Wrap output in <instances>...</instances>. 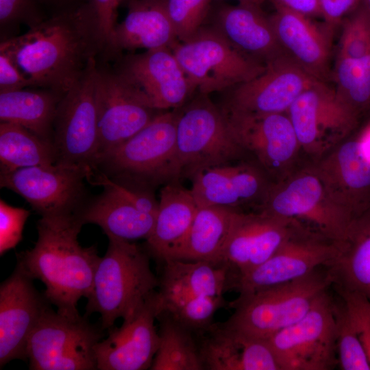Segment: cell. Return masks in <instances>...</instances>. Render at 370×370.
I'll use <instances>...</instances> for the list:
<instances>
[{
    "label": "cell",
    "mask_w": 370,
    "mask_h": 370,
    "mask_svg": "<svg viewBox=\"0 0 370 370\" xmlns=\"http://www.w3.org/2000/svg\"><path fill=\"white\" fill-rule=\"evenodd\" d=\"M0 51L12 59L33 87L62 95L102 52L88 2L58 12L25 34L1 41Z\"/></svg>",
    "instance_id": "6da1fadb"
},
{
    "label": "cell",
    "mask_w": 370,
    "mask_h": 370,
    "mask_svg": "<svg viewBox=\"0 0 370 370\" xmlns=\"http://www.w3.org/2000/svg\"><path fill=\"white\" fill-rule=\"evenodd\" d=\"M82 226L76 217L41 218L34 247L16 254V265L32 279L42 282L49 303L69 316L79 314L77 303L88 297L100 259L95 245H79Z\"/></svg>",
    "instance_id": "7a4b0ae2"
},
{
    "label": "cell",
    "mask_w": 370,
    "mask_h": 370,
    "mask_svg": "<svg viewBox=\"0 0 370 370\" xmlns=\"http://www.w3.org/2000/svg\"><path fill=\"white\" fill-rule=\"evenodd\" d=\"M177 109L159 112L145 127L99 155L92 171L135 189L153 193L181 181L176 158Z\"/></svg>",
    "instance_id": "3957f363"
},
{
    "label": "cell",
    "mask_w": 370,
    "mask_h": 370,
    "mask_svg": "<svg viewBox=\"0 0 370 370\" xmlns=\"http://www.w3.org/2000/svg\"><path fill=\"white\" fill-rule=\"evenodd\" d=\"M108 238V248L100 257L86 305V316L99 314L103 330L131 314L159 286L146 249L134 241Z\"/></svg>",
    "instance_id": "277c9868"
},
{
    "label": "cell",
    "mask_w": 370,
    "mask_h": 370,
    "mask_svg": "<svg viewBox=\"0 0 370 370\" xmlns=\"http://www.w3.org/2000/svg\"><path fill=\"white\" fill-rule=\"evenodd\" d=\"M332 284L324 266L301 278L239 295L230 303L234 312L222 325L244 335L267 339L300 320Z\"/></svg>",
    "instance_id": "5b68a950"
},
{
    "label": "cell",
    "mask_w": 370,
    "mask_h": 370,
    "mask_svg": "<svg viewBox=\"0 0 370 370\" xmlns=\"http://www.w3.org/2000/svg\"><path fill=\"white\" fill-rule=\"evenodd\" d=\"M176 158L180 179L250 159L232 136L225 111L201 95L177 109Z\"/></svg>",
    "instance_id": "8992f818"
},
{
    "label": "cell",
    "mask_w": 370,
    "mask_h": 370,
    "mask_svg": "<svg viewBox=\"0 0 370 370\" xmlns=\"http://www.w3.org/2000/svg\"><path fill=\"white\" fill-rule=\"evenodd\" d=\"M258 210L296 222L336 243L354 217L332 199L312 164L272 183Z\"/></svg>",
    "instance_id": "52a82bcc"
},
{
    "label": "cell",
    "mask_w": 370,
    "mask_h": 370,
    "mask_svg": "<svg viewBox=\"0 0 370 370\" xmlns=\"http://www.w3.org/2000/svg\"><path fill=\"white\" fill-rule=\"evenodd\" d=\"M172 51L190 86L208 95L248 82L261 74L265 64L235 49L214 27H201L193 37L176 42Z\"/></svg>",
    "instance_id": "ba28073f"
},
{
    "label": "cell",
    "mask_w": 370,
    "mask_h": 370,
    "mask_svg": "<svg viewBox=\"0 0 370 370\" xmlns=\"http://www.w3.org/2000/svg\"><path fill=\"white\" fill-rule=\"evenodd\" d=\"M103 329L86 317L49 308L31 332L27 358L32 370L97 369L95 348Z\"/></svg>",
    "instance_id": "9c48e42d"
},
{
    "label": "cell",
    "mask_w": 370,
    "mask_h": 370,
    "mask_svg": "<svg viewBox=\"0 0 370 370\" xmlns=\"http://www.w3.org/2000/svg\"><path fill=\"white\" fill-rule=\"evenodd\" d=\"M92 171L64 164L0 172V186L25 199L41 218L76 217L89 199L84 181Z\"/></svg>",
    "instance_id": "30bf717a"
},
{
    "label": "cell",
    "mask_w": 370,
    "mask_h": 370,
    "mask_svg": "<svg viewBox=\"0 0 370 370\" xmlns=\"http://www.w3.org/2000/svg\"><path fill=\"white\" fill-rule=\"evenodd\" d=\"M97 58L90 62L79 80L62 97L53 123L57 163L92 171L99 149L96 102Z\"/></svg>",
    "instance_id": "8fae6325"
},
{
    "label": "cell",
    "mask_w": 370,
    "mask_h": 370,
    "mask_svg": "<svg viewBox=\"0 0 370 370\" xmlns=\"http://www.w3.org/2000/svg\"><path fill=\"white\" fill-rule=\"evenodd\" d=\"M222 108L236 143L273 183L297 169L302 150L286 113L252 114Z\"/></svg>",
    "instance_id": "7c38bea8"
},
{
    "label": "cell",
    "mask_w": 370,
    "mask_h": 370,
    "mask_svg": "<svg viewBox=\"0 0 370 370\" xmlns=\"http://www.w3.org/2000/svg\"><path fill=\"white\" fill-rule=\"evenodd\" d=\"M330 288L300 320L267 338L282 370H330L338 365Z\"/></svg>",
    "instance_id": "4fadbf2b"
},
{
    "label": "cell",
    "mask_w": 370,
    "mask_h": 370,
    "mask_svg": "<svg viewBox=\"0 0 370 370\" xmlns=\"http://www.w3.org/2000/svg\"><path fill=\"white\" fill-rule=\"evenodd\" d=\"M96 102L99 127L97 157L131 138L159 113L116 68L110 69L98 62Z\"/></svg>",
    "instance_id": "5bb4252c"
},
{
    "label": "cell",
    "mask_w": 370,
    "mask_h": 370,
    "mask_svg": "<svg viewBox=\"0 0 370 370\" xmlns=\"http://www.w3.org/2000/svg\"><path fill=\"white\" fill-rule=\"evenodd\" d=\"M302 151L314 160L346 138L358 119L335 90L318 80L303 91L286 112Z\"/></svg>",
    "instance_id": "9a60e30c"
},
{
    "label": "cell",
    "mask_w": 370,
    "mask_h": 370,
    "mask_svg": "<svg viewBox=\"0 0 370 370\" xmlns=\"http://www.w3.org/2000/svg\"><path fill=\"white\" fill-rule=\"evenodd\" d=\"M293 223L288 237L267 260L236 280L233 288L239 295L301 278L336 257V242Z\"/></svg>",
    "instance_id": "2e32d148"
},
{
    "label": "cell",
    "mask_w": 370,
    "mask_h": 370,
    "mask_svg": "<svg viewBox=\"0 0 370 370\" xmlns=\"http://www.w3.org/2000/svg\"><path fill=\"white\" fill-rule=\"evenodd\" d=\"M158 291V290H157ZM160 313L157 291L119 328L108 330V336L95 346L98 370L150 369L160 342L155 321Z\"/></svg>",
    "instance_id": "e0dca14e"
},
{
    "label": "cell",
    "mask_w": 370,
    "mask_h": 370,
    "mask_svg": "<svg viewBox=\"0 0 370 370\" xmlns=\"http://www.w3.org/2000/svg\"><path fill=\"white\" fill-rule=\"evenodd\" d=\"M318 80L282 53L266 62L261 74L235 86L223 107L252 114L286 113Z\"/></svg>",
    "instance_id": "ac0fdd59"
},
{
    "label": "cell",
    "mask_w": 370,
    "mask_h": 370,
    "mask_svg": "<svg viewBox=\"0 0 370 370\" xmlns=\"http://www.w3.org/2000/svg\"><path fill=\"white\" fill-rule=\"evenodd\" d=\"M50 303L18 265L0 286V367L25 361L29 336Z\"/></svg>",
    "instance_id": "d6986e66"
},
{
    "label": "cell",
    "mask_w": 370,
    "mask_h": 370,
    "mask_svg": "<svg viewBox=\"0 0 370 370\" xmlns=\"http://www.w3.org/2000/svg\"><path fill=\"white\" fill-rule=\"evenodd\" d=\"M190 180L198 207L223 206L241 211L245 207L260 209L273 183L251 159L208 168Z\"/></svg>",
    "instance_id": "ffe728a7"
},
{
    "label": "cell",
    "mask_w": 370,
    "mask_h": 370,
    "mask_svg": "<svg viewBox=\"0 0 370 370\" xmlns=\"http://www.w3.org/2000/svg\"><path fill=\"white\" fill-rule=\"evenodd\" d=\"M293 224L264 210L238 211L221 264L227 266L235 282L267 260L288 237Z\"/></svg>",
    "instance_id": "44dd1931"
},
{
    "label": "cell",
    "mask_w": 370,
    "mask_h": 370,
    "mask_svg": "<svg viewBox=\"0 0 370 370\" xmlns=\"http://www.w3.org/2000/svg\"><path fill=\"white\" fill-rule=\"evenodd\" d=\"M312 165L332 199L353 217L370 208V159L360 136L344 139Z\"/></svg>",
    "instance_id": "7402d4cb"
},
{
    "label": "cell",
    "mask_w": 370,
    "mask_h": 370,
    "mask_svg": "<svg viewBox=\"0 0 370 370\" xmlns=\"http://www.w3.org/2000/svg\"><path fill=\"white\" fill-rule=\"evenodd\" d=\"M116 69L159 111L182 108L193 92L169 48L127 55Z\"/></svg>",
    "instance_id": "603a6c76"
},
{
    "label": "cell",
    "mask_w": 370,
    "mask_h": 370,
    "mask_svg": "<svg viewBox=\"0 0 370 370\" xmlns=\"http://www.w3.org/2000/svg\"><path fill=\"white\" fill-rule=\"evenodd\" d=\"M204 333L199 349L206 370H282L269 341L244 335L222 323H212Z\"/></svg>",
    "instance_id": "cb8c5ba5"
},
{
    "label": "cell",
    "mask_w": 370,
    "mask_h": 370,
    "mask_svg": "<svg viewBox=\"0 0 370 370\" xmlns=\"http://www.w3.org/2000/svg\"><path fill=\"white\" fill-rule=\"evenodd\" d=\"M270 16L283 52L316 79L328 75L333 29L279 5Z\"/></svg>",
    "instance_id": "d4e9b609"
},
{
    "label": "cell",
    "mask_w": 370,
    "mask_h": 370,
    "mask_svg": "<svg viewBox=\"0 0 370 370\" xmlns=\"http://www.w3.org/2000/svg\"><path fill=\"white\" fill-rule=\"evenodd\" d=\"M125 18L114 29L107 49L106 60L123 51H146L170 48L176 35L169 16L166 0H131Z\"/></svg>",
    "instance_id": "484cf974"
},
{
    "label": "cell",
    "mask_w": 370,
    "mask_h": 370,
    "mask_svg": "<svg viewBox=\"0 0 370 370\" xmlns=\"http://www.w3.org/2000/svg\"><path fill=\"white\" fill-rule=\"evenodd\" d=\"M197 209L190 189L181 181L163 186L154 226L145 240L150 256L161 263L179 260Z\"/></svg>",
    "instance_id": "4316f807"
},
{
    "label": "cell",
    "mask_w": 370,
    "mask_h": 370,
    "mask_svg": "<svg viewBox=\"0 0 370 370\" xmlns=\"http://www.w3.org/2000/svg\"><path fill=\"white\" fill-rule=\"evenodd\" d=\"M162 266L157 291L159 314L190 298L221 296L225 290L232 288L233 277L225 264L169 260Z\"/></svg>",
    "instance_id": "83f0119b"
},
{
    "label": "cell",
    "mask_w": 370,
    "mask_h": 370,
    "mask_svg": "<svg viewBox=\"0 0 370 370\" xmlns=\"http://www.w3.org/2000/svg\"><path fill=\"white\" fill-rule=\"evenodd\" d=\"M217 29L235 49L258 62H266L284 53L271 21L260 6L225 5L218 11Z\"/></svg>",
    "instance_id": "f1b7e54d"
},
{
    "label": "cell",
    "mask_w": 370,
    "mask_h": 370,
    "mask_svg": "<svg viewBox=\"0 0 370 370\" xmlns=\"http://www.w3.org/2000/svg\"><path fill=\"white\" fill-rule=\"evenodd\" d=\"M326 266L332 287L360 293L370 300V208L354 217Z\"/></svg>",
    "instance_id": "f546056e"
},
{
    "label": "cell",
    "mask_w": 370,
    "mask_h": 370,
    "mask_svg": "<svg viewBox=\"0 0 370 370\" xmlns=\"http://www.w3.org/2000/svg\"><path fill=\"white\" fill-rule=\"evenodd\" d=\"M76 217L83 225L92 223L99 226L107 237L128 241L146 240L156 219V216L140 210L106 188L99 195L89 197Z\"/></svg>",
    "instance_id": "4dcf8cb0"
},
{
    "label": "cell",
    "mask_w": 370,
    "mask_h": 370,
    "mask_svg": "<svg viewBox=\"0 0 370 370\" xmlns=\"http://www.w3.org/2000/svg\"><path fill=\"white\" fill-rule=\"evenodd\" d=\"M62 96L34 87L0 92V121L21 125L53 144V123Z\"/></svg>",
    "instance_id": "1f68e13d"
},
{
    "label": "cell",
    "mask_w": 370,
    "mask_h": 370,
    "mask_svg": "<svg viewBox=\"0 0 370 370\" xmlns=\"http://www.w3.org/2000/svg\"><path fill=\"white\" fill-rule=\"evenodd\" d=\"M238 211L223 206L198 207L179 260L221 264Z\"/></svg>",
    "instance_id": "d6a6232c"
},
{
    "label": "cell",
    "mask_w": 370,
    "mask_h": 370,
    "mask_svg": "<svg viewBox=\"0 0 370 370\" xmlns=\"http://www.w3.org/2000/svg\"><path fill=\"white\" fill-rule=\"evenodd\" d=\"M57 162L54 145L21 125L0 123V172Z\"/></svg>",
    "instance_id": "836d02e7"
},
{
    "label": "cell",
    "mask_w": 370,
    "mask_h": 370,
    "mask_svg": "<svg viewBox=\"0 0 370 370\" xmlns=\"http://www.w3.org/2000/svg\"><path fill=\"white\" fill-rule=\"evenodd\" d=\"M157 319L160 342L150 369L203 370L193 332L166 313H160Z\"/></svg>",
    "instance_id": "e575fe53"
},
{
    "label": "cell",
    "mask_w": 370,
    "mask_h": 370,
    "mask_svg": "<svg viewBox=\"0 0 370 370\" xmlns=\"http://www.w3.org/2000/svg\"><path fill=\"white\" fill-rule=\"evenodd\" d=\"M335 92L358 119L370 110V53L360 58L337 57Z\"/></svg>",
    "instance_id": "d590c367"
},
{
    "label": "cell",
    "mask_w": 370,
    "mask_h": 370,
    "mask_svg": "<svg viewBox=\"0 0 370 370\" xmlns=\"http://www.w3.org/2000/svg\"><path fill=\"white\" fill-rule=\"evenodd\" d=\"M334 297L338 365L343 370H370V361L343 299Z\"/></svg>",
    "instance_id": "8d00e7d4"
},
{
    "label": "cell",
    "mask_w": 370,
    "mask_h": 370,
    "mask_svg": "<svg viewBox=\"0 0 370 370\" xmlns=\"http://www.w3.org/2000/svg\"><path fill=\"white\" fill-rule=\"evenodd\" d=\"M225 303L223 295L199 296L173 306L162 312L168 314L192 332H199L212 324L215 312Z\"/></svg>",
    "instance_id": "74e56055"
},
{
    "label": "cell",
    "mask_w": 370,
    "mask_h": 370,
    "mask_svg": "<svg viewBox=\"0 0 370 370\" xmlns=\"http://www.w3.org/2000/svg\"><path fill=\"white\" fill-rule=\"evenodd\" d=\"M342 23L338 55L360 58L370 53V12L360 3Z\"/></svg>",
    "instance_id": "f35d334b"
},
{
    "label": "cell",
    "mask_w": 370,
    "mask_h": 370,
    "mask_svg": "<svg viewBox=\"0 0 370 370\" xmlns=\"http://www.w3.org/2000/svg\"><path fill=\"white\" fill-rule=\"evenodd\" d=\"M212 0H166L177 39L184 42L197 34L208 13Z\"/></svg>",
    "instance_id": "ab89813d"
},
{
    "label": "cell",
    "mask_w": 370,
    "mask_h": 370,
    "mask_svg": "<svg viewBox=\"0 0 370 370\" xmlns=\"http://www.w3.org/2000/svg\"><path fill=\"white\" fill-rule=\"evenodd\" d=\"M37 0H0V30L2 40L17 36L21 25L33 27L45 19Z\"/></svg>",
    "instance_id": "60d3db41"
},
{
    "label": "cell",
    "mask_w": 370,
    "mask_h": 370,
    "mask_svg": "<svg viewBox=\"0 0 370 370\" xmlns=\"http://www.w3.org/2000/svg\"><path fill=\"white\" fill-rule=\"evenodd\" d=\"M30 212L0 199V255L14 248L22 240L23 231Z\"/></svg>",
    "instance_id": "b9f144b4"
},
{
    "label": "cell",
    "mask_w": 370,
    "mask_h": 370,
    "mask_svg": "<svg viewBox=\"0 0 370 370\" xmlns=\"http://www.w3.org/2000/svg\"><path fill=\"white\" fill-rule=\"evenodd\" d=\"M87 181L91 184L101 186L103 188L113 191L140 210L156 217L159 201L156 200L153 193L120 184L97 171H92Z\"/></svg>",
    "instance_id": "7bdbcfd3"
},
{
    "label": "cell",
    "mask_w": 370,
    "mask_h": 370,
    "mask_svg": "<svg viewBox=\"0 0 370 370\" xmlns=\"http://www.w3.org/2000/svg\"><path fill=\"white\" fill-rule=\"evenodd\" d=\"M332 288L345 304L370 361V300L356 292Z\"/></svg>",
    "instance_id": "ee69618b"
},
{
    "label": "cell",
    "mask_w": 370,
    "mask_h": 370,
    "mask_svg": "<svg viewBox=\"0 0 370 370\" xmlns=\"http://www.w3.org/2000/svg\"><path fill=\"white\" fill-rule=\"evenodd\" d=\"M97 27L103 55L108 48L117 24V8L121 0H89L88 1Z\"/></svg>",
    "instance_id": "f6af8a7d"
},
{
    "label": "cell",
    "mask_w": 370,
    "mask_h": 370,
    "mask_svg": "<svg viewBox=\"0 0 370 370\" xmlns=\"http://www.w3.org/2000/svg\"><path fill=\"white\" fill-rule=\"evenodd\" d=\"M28 87H33L31 80L6 53L0 51V92Z\"/></svg>",
    "instance_id": "bcb514c9"
},
{
    "label": "cell",
    "mask_w": 370,
    "mask_h": 370,
    "mask_svg": "<svg viewBox=\"0 0 370 370\" xmlns=\"http://www.w3.org/2000/svg\"><path fill=\"white\" fill-rule=\"evenodd\" d=\"M361 0H318L325 24L334 29L355 10Z\"/></svg>",
    "instance_id": "7dc6e473"
},
{
    "label": "cell",
    "mask_w": 370,
    "mask_h": 370,
    "mask_svg": "<svg viewBox=\"0 0 370 370\" xmlns=\"http://www.w3.org/2000/svg\"><path fill=\"white\" fill-rule=\"evenodd\" d=\"M272 2L274 5L309 18L321 16L318 0H272Z\"/></svg>",
    "instance_id": "c3c4849f"
},
{
    "label": "cell",
    "mask_w": 370,
    "mask_h": 370,
    "mask_svg": "<svg viewBox=\"0 0 370 370\" xmlns=\"http://www.w3.org/2000/svg\"><path fill=\"white\" fill-rule=\"evenodd\" d=\"M79 0H37L39 3L56 7L59 12L77 7L82 3H79Z\"/></svg>",
    "instance_id": "681fc988"
},
{
    "label": "cell",
    "mask_w": 370,
    "mask_h": 370,
    "mask_svg": "<svg viewBox=\"0 0 370 370\" xmlns=\"http://www.w3.org/2000/svg\"><path fill=\"white\" fill-rule=\"evenodd\" d=\"M362 147L365 155L370 159V127L360 136Z\"/></svg>",
    "instance_id": "f907efd6"
},
{
    "label": "cell",
    "mask_w": 370,
    "mask_h": 370,
    "mask_svg": "<svg viewBox=\"0 0 370 370\" xmlns=\"http://www.w3.org/2000/svg\"><path fill=\"white\" fill-rule=\"evenodd\" d=\"M239 3L260 6L264 0H237Z\"/></svg>",
    "instance_id": "816d5d0a"
},
{
    "label": "cell",
    "mask_w": 370,
    "mask_h": 370,
    "mask_svg": "<svg viewBox=\"0 0 370 370\" xmlns=\"http://www.w3.org/2000/svg\"><path fill=\"white\" fill-rule=\"evenodd\" d=\"M360 3L370 12V0H361Z\"/></svg>",
    "instance_id": "f5cc1de1"
},
{
    "label": "cell",
    "mask_w": 370,
    "mask_h": 370,
    "mask_svg": "<svg viewBox=\"0 0 370 370\" xmlns=\"http://www.w3.org/2000/svg\"><path fill=\"white\" fill-rule=\"evenodd\" d=\"M130 1H131V0H121V4L123 3H124V2L127 3V2H129Z\"/></svg>",
    "instance_id": "db71d44e"
}]
</instances>
